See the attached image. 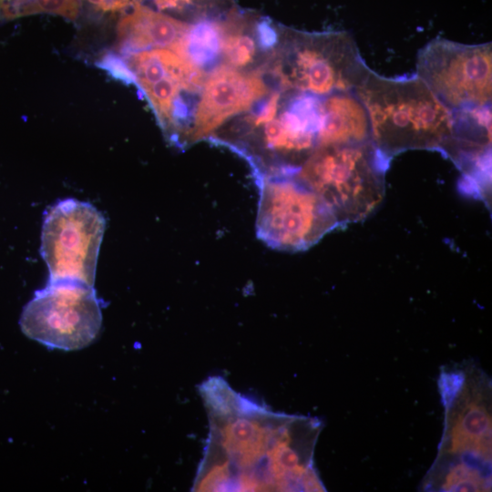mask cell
I'll use <instances>...</instances> for the list:
<instances>
[{"instance_id": "2", "label": "cell", "mask_w": 492, "mask_h": 492, "mask_svg": "<svg viewBox=\"0 0 492 492\" xmlns=\"http://www.w3.org/2000/svg\"><path fill=\"white\" fill-rule=\"evenodd\" d=\"M364 105L372 141L388 159L406 150H456L450 112L416 75L388 77L372 69L354 90Z\"/></svg>"}, {"instance_id": "8", "label": "cell", "mask_w": 492, "mask_h": 492, "mask_svg": "<svg viewBox=\"0 0 492 492\" xmlns=\"http://www.w3.org/2000/svg\"><path fill=\"white\" fill-rule=\"evenodd\" d=\"M105 228L104 216L88 202L67 199L49 208L42 225L40 246L49 272L48 282L94 286Z\"/></svg>"}, {"instance_id": "15", "label": "cell", "mask_w": 492, "mask_h": 492, "mask_svg": "<svg viewBox=\"0 0 492 492\" xmlns=\"http://www.w3.org/2000/svg\"><path fill=\"white\" fill-rule=\"evenodd\" d=\"M81 0H0V19L9 21L36 14H51L75 20Z\"/></svg>"}, {"instance_id": "13", "label": "cell", "mask_w": 492, "mask_h": 492, "mask_svg": "<svg viewBox=\"0 0 492 492\" xmlns=\"http://www.w3.org/2000/svg\"><path fill=\"white\" fill-rule=\"evenodd\" d=\"M369 141V116L354 91H339L322 97L317 147Z\"/></svg>"}, {"instance_id": "4", "label": "cell", "mask_w": 492, "mask_h": 492, "mask_svg": "<svg viewBox=\"0 0 492 492\" xmlns=\"http://www.w3.org/2000/svg\"><path fill=\"white\" fill-rule=\"evenodd\" d=\"M446 422L431 477L453 474L490 479L491 400L488 379L477 369L442 373Z\"/></svg>"}, {"instance_id": "22", "label": "cell", "mask_w": 492, "mask_h": 492, "mask_svg": "<svg viewBox=\"0 0 492 492\" xmlns=\"http://www.w3.org/2000/svg\"><path fill=\"white\" fill-rule=\"evenodd\" d=\"M256 35L259 45L263 49L273 48L278 43L279 35L271 21L267 18H262L256 26Z\"/></svg>"}, {"instance_id": "6", "label": "cell", "mask_w": 492, "mask_h": 492, "mask_svg": "<svg viewBox=\"0 0 492 492\" xmlns=\"http://www.w3.org/2000/svg\"><path fill=\"white\" fill-rule=\"evenodd\" d=\"M452 113L491 108V43L466 45L437 37L422 47L416 74Z\"/></svg>"}, {"instance_id": "17", "label": "cell", "mask_w": 492, "mask_h": 492, "mask_svg": "<svg viewBox=\"0 0 492 492\" xmlns=\"http://www.w3.org/2000/svg\"><path fill=\"white\" fill-rule=\"evenodd\" d=\"M223 56L232 67H241L251 62L255 53L253 39L238 31V25L231 22L223 46Z\"/></svg>"}, {"instance_id": "10", "label": "cell", "mask_w": 492, "mask_h": 492, "mask_svg": "<svg viewBox=\"0 0 492 492\" xmlns=\"http://www.w3.org/2000/svg\"><path fill=\"white\" fill-rule=\"evenodd\" d=\"M202 87L190 142L209 135L231 116L249 109L267 92L258 73L242 74L227 66L214 70Z\"/></svg>"}, {"instance_id": "9", "label": "cell", "mask_w": 492, "mask_h": 492, "mask_svg": "<svg viewBox=\"0 0 492 492\" xmlns=\"http://www.w3.org/2000/svg\"><path fill=\"white\" fill-rule=\"evenodd\" d=\"M259 236L282 250H305L338 223L325 203L292 175L260 179Z\"/></svg>"}, {"instance_id": "18", "label": "cell", "mask_w": 492, "mask_h": 492, "mask_svg": "<svg viewBox=\"0 0 492 492\" xmlns=\"http://www.w3.org/2000/svg\"><path fill=\"white\" fill-rule=\"evenodd\" d=\"M159 12H196L200 18L210 16L212 7L225 0H151Z\"/></svg>"}, {"instance_id": "20", "label": "cell", "mask_w": 492, "mask_h": 492, "mask_svg": "<svg viewBox=\"0 0 492 492\" xmlns=\"http://www.w3.org/2000/svg\"><path fill=\"white\" fill-rule=\"evenodd\" d=\"M84 2L99 14L122 15L135 4L140 3V0H84Z\"/></svg>"}, {"instance_id": "11", "label": "cell", "mask_w": 492, "mask_h": 492, "mask_svg": "<svg viewBox=\"0 0 492 492\" xmlns=\"http://www.w3.org/2000/svg\"><path fill=\"white\" fill-rule=\"evenodd\" d=\"M322 97L297 92L289 98L278 118L265 123L268 149L286 156L288 173L295 172L317 148Z\"/></svg>"}, {"instance_id": "16", "label": "cell", "mask_w": 492, "mask_h": 492, "mask_svg": "<svg viewBox=\"0 0 492 492\" xmlns=\"http://www.w3.org/2000/svg\"><path fill=\"white\" fill-rule=\"evenodd\" d=\"M181 87H183L178 80L171 77H166L154 84L139 88L149 98L160 126L167 119L172 100Z\"/></svg>"}, {"instance_id": "12", "label": "cell", "mask_w": 492, "mask_h": 492, "mask_svg": "<svg viewBox=\"0 0 492 492\" xmlns=\"http://www.w3.org/2000/svg\"><path fill=\"white\" fill-rule=\"evenodd\" d=\"M189 26L137 3L121 15L118 23V49L125 56L152 47L172 50Z\"/></svg>"}, {"instance_id": "7", "label": "cell", "mask_w": 492, "mask_h": 492, "mask_svg": "<svg viewBox=\"0 0 492 492\" xmlns=\"http://www.w3.org/2000/svg\"><path fill=\"white\" fill-rule=\"evenodd\" d=\"M101 324V306L93 286L68 281L48 282L36 291L19 319L26 336L64 351L88 346Z\"/></svg>"}, {"instance_id": "19", "label": "cell", "mask_w": 492, "mask_h": 492, "mask_svg": "<svg viewBox=\"0 0 492 492\" xmlns=\"http://www.w3.org/2000/svg\"><path fill=\"white\" fill-rule=\"evenodd\" d=\"M98 67L106 70L114 78L126 84H136L137 80L127 62L120 56L113 54H105L98 61Z\"/></svg>"}, {"instance_id": "1", "label": "cell", "mask_w": 492, "mask_h": 492, "mask_svg": "<svg viewBox=\"0 0 492 492\" xmlns=\"http://www.w3.org/2000/svg\"><path fill=\"white\" fill-rule=\"evenodd\" d=\"M200 395L210 435L195 478L198 491H324L314 466L317 418L273 413L220 377Z\"/></svg>"}, {"instance_id": "3", "label": "cell", "mask_w": 492, "mask_h": 492, "mask_svg": "<svg viewBox=\"0 0 492 492\" xmlns=\"http://www.w3.org/2000/svg\"><path fill=\"white\" fill-rule=\"evenodd\" d=\"M389 161L373 141L323 146L292 175L313 190L343 226L365 219L379 206Z\"/></svg>"}, {"instance_id": "21", "label": "cell", "mask_w": 492, "mask_h": 492, "mask_svg": "<svg viewBox=\"0 0 492 492\" xmlns=\"http://www.w3.org/2000/svg\"><path fill=\"white\" fill-rule=\"evenodd\" d=\"M280 100V92H273L269 99L249 118V121L254 126L265 124L276 116Z\"/></svg>"}, {"instance_id": "14", "label": "cell", "mask_w": 492, "mask_h": 492, "mask_svg": "<svg viewBox=\"0 0 492 492\" xmlns=\"http://www.w3.org/2000/svg\"><path fill=\"white\" fill-rule=\"evenodd\" d=\"M231 22L202 17L190 25L172 49L174 53L203 72L212 67L223 52Z\"/></svg>"}, {"instance_id": "5", "label": "cell", "mask_w": 492, "mask_h": 492, "mask_svg": "<svg viewBox=\"0 0 492 492\" xmlns=\"http://www.w3.org/2000/svg\"><path fill=\"white\" fill-rule=\"evenodd\" d=\"M282 62L274 75L282 87L317 97L354 91L371 70L354 38L345 31L292 33Z\"/></svg>"}]
</instances>
